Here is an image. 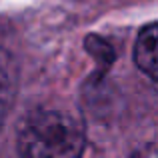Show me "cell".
Listing matches in <instances>:
<instances>
[{"instance_id":"cell-2","label":"cell","mask_w":158,"mask_h":158,"mask_svg":"<svg viewBox=\"0 0 158 158\" xmlns=\"http://www.w3.org/2000/svg\"><path fill=\"white\" fill-rule=\"evenodd\" d=\"M134 60L138 68L158 86V22L146 26L138 34L134 46Z\"/></svg>"},{"instance_id":"cell-1","label":"cell","mask_w":158,"mask_h":158,"mask_svg":"<svg viewBox=\"0 0 158 158\" xmlns=\"http://www.w3.org/2000/svg\"><path fill=\"white\" fill-rule=\"evenodd\" d=\"M84 126L64 110H36L18 132L20 158H80L84 150Z\"/></svg>"},{"instance_id":"cell-4","label":"cell","mask_w":158,"mask_h":158,"mask_svg":"<svg viewBox=\"0 0 158 158\" xmlns=\"http://www.w3.org/2000/svg\"><path fill=\"white\" fill-rule=\"evenodd\" d=\"M86 50H88L90 56L98 62L100 68H108V66L112 64V60H114V48H112L104 38H100V36H96V34H90L88 38H86Z\"/></svg>"},{"instance_id":"cell-3","label":"cell","mask_w":158,"mask_h":158,"mask_svg":"<svg viewBox=\"0 0 158 158\" xmlns=\"http://www.w3.org/2000/svg\"><path fill=\"white\" fill-rule=\"evenodd\" d=\"M14 86H16V76H14V64L8 52L0 50V126L8 114V108L14 98Z\"/></svg>"}]
</instances>
